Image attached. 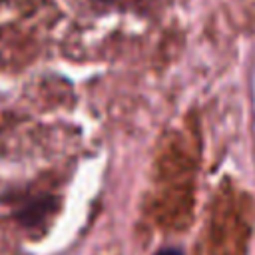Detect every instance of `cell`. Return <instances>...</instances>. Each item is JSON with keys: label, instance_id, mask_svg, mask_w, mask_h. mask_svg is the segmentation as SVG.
Here are the masks:
<instances>
[{"label": "cell", "instance_id": "1", "mask_svg": "<svg viewBox=\"0 0 255 255\" xmlns=\"http://www.w3.org/2000/svg\"><path fill=\"white\" fill-rule=\"evenodd\" d=\"M50 209H52V201H50V199H36V201H30L28 205H24V207L18 211L16 217H18L24 225H36Z\"/></svg>", "mask_w": 255, "mask_h": 255}, {"label": "cell", "instance_id": "2", "mask_svg": "<svg viewBox=\"0 0 255 255\" xmlns=\"http://www.w3.org/2000/svg\"><path fill=\"white\" fill-rule=\"evenodd\" d=\"M153 255H183V251L177 249V247H163V249H159V251L153 253Z\"/></svg>", "mask_w": 255, "mask_h": 255}]
</instances>
